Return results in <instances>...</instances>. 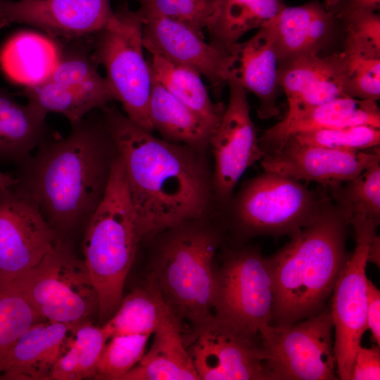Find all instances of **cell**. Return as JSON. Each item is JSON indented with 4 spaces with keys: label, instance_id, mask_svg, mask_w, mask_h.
I'll return each mask as SVG.
<instances>
[{
    "label": "cell",
    "instance_id": "cell-6",
    "mask_svg": "<svg viewBox=\"0 0 380 380\" xmlns=\"http://www.w3.org/2000/svg\"><path fill=\"white\" fill-rule=\"evenodd\" d=\"M143 25L139 8L120 6L106 26L91 36V53L96 63L105 68L114 99L122 103L125 115L151 132L149 101L153 77L144 54Z\"/></svg>",
    "mask_w": 380,
    "mask_h": 380
},
{
    "label": "cell",
    "instance_id": "cell-1",
    "mask_svg": "<svg viewBox=\"0 0 380 380\" xmlns=\"http://www.w3.org/2000/svg\"><path fill=\"white\" fill-rule=\"evenodd\" d=\"M100 110L144 239L202 217L213 196L202 151L155 137L115 106Z\"/></svg>",
    "mask_w": 380,
    "mask_h": 380
},
{
    "label": "cell",
    "instance_id": "cell-2",
    "mask_svg": "<svg viewBox=\"0 0 380 380\" xmlns=\"http://www.w3.org/2000/svg\"><path fill=\"white\" fill-rule=\"evenodd\" d=\"M94 111V110H93ZM90 112L63 137L46 135L17 165L12 189L40 212L61 239L85 227L106 192L117 150L104 118Z\"/></svg>",
    "mask_w": 380,
    "mask_h": 380
},
{
    "label": "cell",
    "instance_id": "cell-30",
    "mask_svg": "<svg viewBox=\"0 0 380 380\" xmlns=\"http://www.w3.org/2000/svg\"><path fill=\"white\" fill-rule=\"evenodd\" d=\"M283 6L279 0H222L217 16L208 30L210 42L231 47L246 32L270 21Z\"/></svg>",
    "mask_w": 380,
    "mask_h": 380
},
{
    "label": "cell",
    "instance_id": "cell-26",
    "mask_svg": "<svg viewBox=\"0 0 380 380\" xmlns=\"http://www.w3.org/2000/svg\"><path fill=\"white\" fill-rule=\"evenodd\" d=\"M149 118L163 139L203 151L209 146L214 127L203 117L153 80Z\"/></svg>",
    "mask_w": 380,
    "mask_h": 380
},
{
    "label": "cell",
    "instance_id": "cell-10",
    "mask_svg": "<svg viewBox=\"0 0 380 380\" xmlns=\"http://www.w3.org/2000/svg\"><path fill=\"white\" fill-rule=\"evenodd\" d=\"M379 220L362 211L351 212L349 215L350 225L355 233V248L335 284L330 308L334 329L336 373L341 380H350L355 356L367 329L366 267L369 247L377 235Z\"/></svg>",
    "mask_w": 380,
    "mask_h": 380
},
{
    "label": "cell",
    "instance_id": "cell-15",
    "mask_svg": "<svg viewBox=\"0 0 380 380\" xmlns=\"http://www.w3.org/2000/svg\"><path fill=\"white\" fill-rule=\"evenodd\" d=\"M58 240L27 198L12 188L0 190V279H14L33 268Z\"/></svg>",
    "mask_w": 380,
    "mask_h": 380
},
{
    "label": "cell",
    "instance_id": "cell-34",
    "mask_svg": "<svg viewBox=\"0 0 380 380\" xmlns=\"http://www.w3.org/2000/svg\"><path fill=\"white\" fill-rule=\"evenodd\" d=\"M142 13L164 16L192 28L201 36L213 25L222 0H134Z\"/></svg>",
    "mask_w": 380,
    "mask_h": 380
},
{
    "label": "cell",
    "instance_id": "cell-39",
    "mask_svg": "<svg viewBox=\"0 0 380 380\" xmlns=\"http://www.w3.org/2000/svg\"><path fill=\"white\" fill-rule=\"evenodd\" d=\"M380 379V350L376 344L370 348L360 346L353 362L350 380Z\"/></svg>",
    "mask_w": 380,
    "mask_h": 380
},
{
    "label": "cell",
    "instance_id": "cell-12",
    "mask_svg": "<svg viewBox=\"0 0 380 380\" xmlns=\"http://www.w3.org/2000/svg\"><path fill=\"white\" fill-rule=\"evenodd\" d=\"M195 327L186 347L199 379H269L260 335L247 334L214 315Z\"/></svg>",
    "mask_w": 380,
    "mask_h": 380
},
{
    "label": "cell",
    "instance_id": "cell-17",
    "mask_svg": "<svg viewBox=\"0 0 380 380\" xmlns=\"http://www.w3.org/2000/svg\"><path fill=\"white\" fill-rule=\"evenodd\" d=\"M113 13L110 0H1L0 27L24 24L70 40L97 33Z\"/></svg>",
    "mask_w": 380,
    "mask_h": 380
},
{
    "label": "cell",
    "instance_id": "cell-9",
    "mask_svg": "<svg viewBox=\"0 0 380 380\" xmlns=\"http://www.w3.org/2000/svg\"><path fill=\"white\" fill-rule=\"evenodd\" d=\"M331 310L289 324H270L259 332L269 380L336 379Z\"/></svg>",
    "mask_w": 380,
    "mask_h": 380
},
{
    "label": "cell",
    "instance_id": "cell-44",
    "mask_svg": "<svg viewBox=\"0 0 380 380\" xmlns=\"http://www.w3.org/2000/svg\"><path fill=\"white\" fill-rule=\"evenodd\" d=\"M0 1H1V0H0Z\"/></svg>",
    "mask_w": 380,
    "mask_h": 380
},
{
    "label": "cell",
    "instance_id": "cell-37",
    "mask_svg": "<svg viewBox=\"0 0 380 380\" xmlns=\"http://www.w3.org/2000/svg\"><path fill=\"white\" fill-rule=\"evenodd\" d=\"M346 53L380 57V15L376 12H357L338 20Z\"/></svg>",
    "mask_w": 380,
    "mask_h": 380
},
{
    "label": "cell",
    "instance_id": "cell-5",
    "mask_svg": "<svg viewBox=\"0 0 380 380\" xmlns=\"http://www.w3.org/2000/svg\"><path fill=\"white\" fill-rule=\"evenodd\" d=\"M189 222L172 228L159 248L150 279L173 315L197 326L213 316V263L220 240L213 231Z\"/></svg>",
    "mask_w": 380,
    "mask_h": 380
},
{
    "label": "cell",
    "instance_id": "cell-8",
    "mask_svg": "<svg viewBox=\"0 0 380 380\" xmlns=\"http://www.w3.org/2000/svg\"><path fill=\"white\" fill-rule=\"evenodd\" d=\"M44 320L76 323L98 315L99 298L84 260L58 240L35 267L15 278Z\"/></svg>",
    "mask_w": 380,
    "mask_h": 380
},
{
    "label": "cell",
    "instance_id": "cell-38",
    "mask_svg": "<svg viewBox=\"0 0 380 380\" xmlns=\"http://www.w3.org/2000/svg\"><path fill=\"white\" fill-rule=\"evenodd\" d=\"M341 52L347 96L377 101L380 98V57Z\"/></svg>",
    "mask_w": 380,
    "mask_h": 380
},
{
    "label": "cell",
    "instance_id": "cell-28",
    "mask_svg": "<svg viewBox=\"0 0 380 380\" xmlns=\"http://www.w3.org/2000/svg\"><path fill=\"white\" fill-rule=\"evenodd\" d=\"M150 65L154 81L205 119L214 128L217 127L224 108L221 103L211 101L201 75L197 71L157 54L152 55Z\"/></svg>",
    "mask_w": 380,
    "mask_h": 380
},
{
    "label": "cell",
    "instance_id": "cell-45",
    "mask_svg": "<svg viewBox=\"0 0 380 380\" xmlns=\"http://www.w3.org/2000/svg\"><path fill=\"white\" fill-rule=\"evenodd\" d=\"M1 28V27H0Z\"/></svg>",
    "mask_w": 380,
    "mask_h": 380
},
{
    "label": "cell",
    "instance_id": "cell-18",
    "mask_svg": "<svg viewBox=\"0 0 380 380\" xmlns=\"http://www.w3.org/2000/svg\"><path fill=\"white\" fill-rule=\"evenodd\" d=\"M278 82L288 102L286 115L348 96L341 51L285 62L279 65Z\"/></svg>",
    "mask_w": 380,
    "mask_h": 380
},
{
    "label": "cell",
    "instance_id": "cell-11",
    "mask_svg": "<svg viewBox=\"0 0 380 380\" xmlns=\"http://www.w3.org/2000/svg\"><path fill=\"white\" fill-rule=\"evenodd\" d=\"M215 281V317L253 336L272 324L273 279L269 258L255 248L228 251Z\"/></svg>",
    "mask_w": 380,
    "mask_h": 380
},
{
    "label": "cell",
    "instance_id": "cell-7",
    "mask_svg": "<svg viewBox=\"0 0 380 380\" xmlns=\"http://www.w3.org/2000/svg\"><path fill=\"white\" fill-rule=\"evenodd\" d=\"M299 181L264 172L248 181L234 201L233 220L246 236H291L310 224L329 198Z\"/></svg>",
    "mask_w": 380,
    "mask_h": 380
},
{
    "label": "cell",
    "instance_id": "cell-14",
    "mask_svg": "<svg viewBox=\"0 0 380 380\" xmlns=\"http://www.w3.org/2000/svg\"><path fill=\"white\" fill-rule=\"evenodd\" d=\"M142 15L143 44L151 55L195 70L208 80L216 94L234 79L236 43L231 47L207 43L182 23L156 14Z\"/></svg>",
    "mask_w": 380,
    "mask_h": 380
},
{
    "label": "cell",
    "instance_id": "cell-33",
    "mask_svg": "<svg viewBox=\"0 0 380 380\" xmlns=\"http://www.w3.org/2000/svg\"><path fill=\"white\" fill-rule=\"evenodd\" d=\"M327 189L330 198L349 213L362 211L369 217L380 219V162L355 178Z\"/></svg>",
    "mask_w": 380,
    "mask_h": 380
},
{
    "label": "cell",
    "instance_id": "cell-21",
    "mask_svg": "<svg viewBox=\"0 0 380 380\" xmlns=\"http://www.w3.org/2000/svg\"><path fill=\"white\" fill-rule=\"evenodd\" d=\"M234 80L259 101L258 115L268 120L278 115L279 61L273 18L245 42L236 44Z\"/></svg>",
    "mask_w": 380,
    "mask_h": 380
},
{
    "label": "cell",
    "instance_id": "cell-24",
    "mask_svg": "<svg viewBox=\"0 0 380 380\" xmlns=\"http://www.w3.org/2000/svg\"><path fill=\"white\" fill-rule=\"evenodd\" d=\"M57 39L35 32L22 31L11 37L0 51V65L13 82L25 87L46 80L60 56Z\"/></svg>",
    "mask_w": 380,
    "mask_h": 380
},
{
    "label": "cell",
    "instance_id": "cell-16",
    "mask_svg": "<svg viewBox=\"0 0 380 380\" xmlns=\"http://www.w3.org/2000/svg\"><path fill=\"white\" fill-rule=\"evenodd\" d=\"M379 162V146L349 151L300 144L289 139L277 150L265 154L261 166L264 172L327 188L349 181Z\"/></svg>",
    "mask_w": 380,
    "mask_h": 380
},
{
    "label": "cell",
    "instance_id": "cell-23",
    "mask_svg": "<svg viewBox=\"0 0 380 380\" xmlns=\"http://www.w3.org/2000/svg\"><path fill=\"white\" fill-rule=\"evenodd\" d=\"M150 349L120 380H198L179 322L172 318L153 333Z\"/></svg>",
    "mask_w": 380,
    "mask_h": 380
},
{
    "label": "cell",
    "instance_id": "cell-35",
    "mask_svg": "<svg viewBox=\"0 0 380 380\" xmlns=\"http://www.w3.org/2000/svg\"><path fill=\"white\" fill-rule=\"evenodd\" d=\"M150 336L120 335L108 339L96 366L93 379L120 380L143 357Z\"/></svg>",
    "mask_w": 380,
    "mask_h": 380
},
{
    "label": "cell",
    "instance_id": "cell-4",
    "mask_svg": "<svg viewBox=\"0 0 380 380\" xmlns=\"http://www.w3.org/2000/svg\"><path fill=\"white\" fill-rule=\"evenodd\" d=\"M143 239L118 155L104 196L85 227L82 241L83 260L98 295L101 325L112 317L122 300L126 278Z\"/></svg>",
    "mask_w": 380,
    "mask_h": 380
},
{
    "label": "cell",
    "instance_id": "cell-13",
    "mask_svg": "<svg viewBox=\"0 0 380 380\" xmlns=\"http://www.w3.org/2000/svg\"><path fill=\"white\" fill-rule=\"evenodd\" d=\"M227 85L228 105L209 141L215 161L213 194L223 203L229 202L245 171L265 155L251 118L246 91L234 80Z\"/></svg>",
    "mask_w": 380,
    "mask_h": 380
},
{
    "label": "cell",
    "instance_id": "cell-31",
    "mask_svg": "<svg viewBox=\"0 0 380 380\" xmlns=\"http://www.w3.org/2000/svg\"><path fill=\"white\" fill-rule=\"evenodd\" d=\"M22 94L28 103L46 115L50 113L61 114L69 120L70 125L112 101L106 96L64 86L49 80L25 87Z\"/></svg>",
    "mask_w": 380,
    "mask_h": 380
},
{
    "label": "cell",
    "instance_id": "cell-42",
    "mask_svg": "<svg viewBox=\"0 0 380 380\" xmlns=\"http://www.w3.org/2000/svg\"><path fill=\"white\" fill-rule=\"evenodd\" d=\"M379 249H380V241L379 237L377 235L372 241L369 250L367 260L372 262L379 265Z\"/></svg>",
    "mask_w": 380,
    "mask_h": 380
},
{
    "label": "cell",
    "instance_id": "cell-25",
    "mask_svg": "<svg viewBox=\"0 0 380 380\" xmlns=\"http://www.w3.org/2000/svg\"><path fill=\"white\" fill-rule=\"evenodd\" d=\"M46 115L0 87V161L17 165L30 156L46 135Z\"/></svg>",
    "mask_w": 380,
    "mask_h": 380
},
{
    "label": "cell",
    "instance_id": "cell-40",
    "mask_svg": "<svg viewBox=\"0 0 380 380\" xmlns=\"http://www.w3.org/2000/svg\"><path fill=\"white\" fill-rule=\"evenodd\" d=\"M324 6L338 20L357 12H376L380 0H324Z\"/></svg>",
    "mask_w": 380,
    "mask_h": 380
},
{
    "label": "cell",
    "instance_id": "cell-32",
    "mask_svg": "<svg viewBox=\"0 0 380 380\" xmlns=\"http://www.w3.org/2000/svg\"><path fill=\"white\" fill-rule=\"evenodd\" d=\"M42 320L15 278L0 279V360L23 333Z\"/></svg>",
    "mask_w": 380,
    "mask_h": 380
},
{
    "label": "cell",
    "instance_id": "cell-29",
    "mask_svg": "<svg viewBox=\"0 0 380 380\" xmlns=\"http://www.w3.org/2000/svg\"><path fill=\"white\" fill-rule=\"evenodd\" d=\"M107 341L101 326H96L89 319L77 323L61 346L50 379H93Z\"/></svg>",
    "mask_w": 380,
    "mask_h": 380
},
{
    "label": "cell",
    "instance_id": "cell-43",
    "mask_svg": "<svg viewBox=\"0 0 380 380\" xmlns=\"http://www.w3.org/2000/svg\"><path fill=\"white\" fill-rule=\"evenodd\" d=\"M17 182L15 176L0 170V190L11 189Z\"/></svg>",
    "mask_w": 380,
    "mask_h": 380
},
{
    "label": "cell",
    "instance_id": "cell-41",
    "mask_svg": "<svg viewBox=\"0 0 380 380\" xmlns=\"http://www.w3.org/2000/svg\"><path fill=\"white\" fill-rule=\"evenodd\" d=\"M367 329L375 344L380 346V291L374 284L367 280Z\"/></svg>",
    "mask_w": 380,
    "mask_h": 380
},
{
    "label": "cell",
    "instance_id": "cell-3",
    "mask_svg": "<svg viewBox=\"0 0 380 380\" xmlns=\"http://www.w3.org/2000/svg\"><path fill=\"white\" fill-rule=\"evenodd\" d=\"M347 209L329 196L317 218L269 257L273 279L272 324H289L326 308L348 257Z\"/></svg>",
    "mask_w": 380,
    "mask_h": 380
},
{
    "label": "cell",
    "instance_id": "cell-36",
    "mask_svg": "<svg viewBox=\"0 0 380 380\" xmlns=\"http://www.w3.org/2000/svg\"><path fill=\"white\" fill-rule=\"evenodd\" d=\"M289 139L300 144L361 151L379 146L380 130L372 126L355 125L305 131Z\"/></svg>",
    "mask_w": 380,
    "mask_h": 380
},
{
    "label": "cell",
    "instance_id": "cell-22",
    "mask_svg": "<svg viewBox=\"0 0 380 380\" xmlns=\"http://www.w3.org/2000/svg\"><path fill=\"white\" fill-rule=\"evenodd\" d=\"M77 323L33 324L0 360V379L50 380L61 346Z\"/></svg>",
    "mask_w": 380,
    "mask_h": 380
},
{
    "label": "cell",
    "instance_id": "cell-19",
    "mask_svg": "<svg viewBox=\"0 0 380 380\" xmlns=\"http://www.w3.org/2000/svg\"><path fill=\"white\" fill-rule=\"evenodd\" d=\"M273 21L279 65L298 57L324 54L342 37L339 21L317 1L284 6Z\"/></svg>",
    "mask_w": 380,
    "mask_h": 380
},
{
    "label": "cell",
    "instance_id": "cell-27",
    "mask_svg": "<svg viewBox=\"0 0 380 380\" xmlns=\"http://www.w3.org/2000/svg\"><path fill=\"white\" fill-rule=\"evenodd\" d=\"M172 318L176 317L148 279L145 286L137 288L123 297L115 313L101 326L108 340L120 335H151Z\"/></svg>",
    "mask_w": 380,
    "mask_h": 380
},
{
    "label": "cell",
    "instance_id": "cell-20",
    "mask_svg": "<svg viewBox=\"0 0 380 380\" xmlns=\"http://www.w3.org/2000/svg\"><path fill=\"white\" fill-rule=\"evenodd\" d=\"M377 101L341 97L290 115L259 138L265 154L279 148L291 136L305 131L355 125L380 127ZM265 156V155H264Z\"/></svg>",
    "mask_w": 380,
    "mask_h": 380
}]
</instances>
